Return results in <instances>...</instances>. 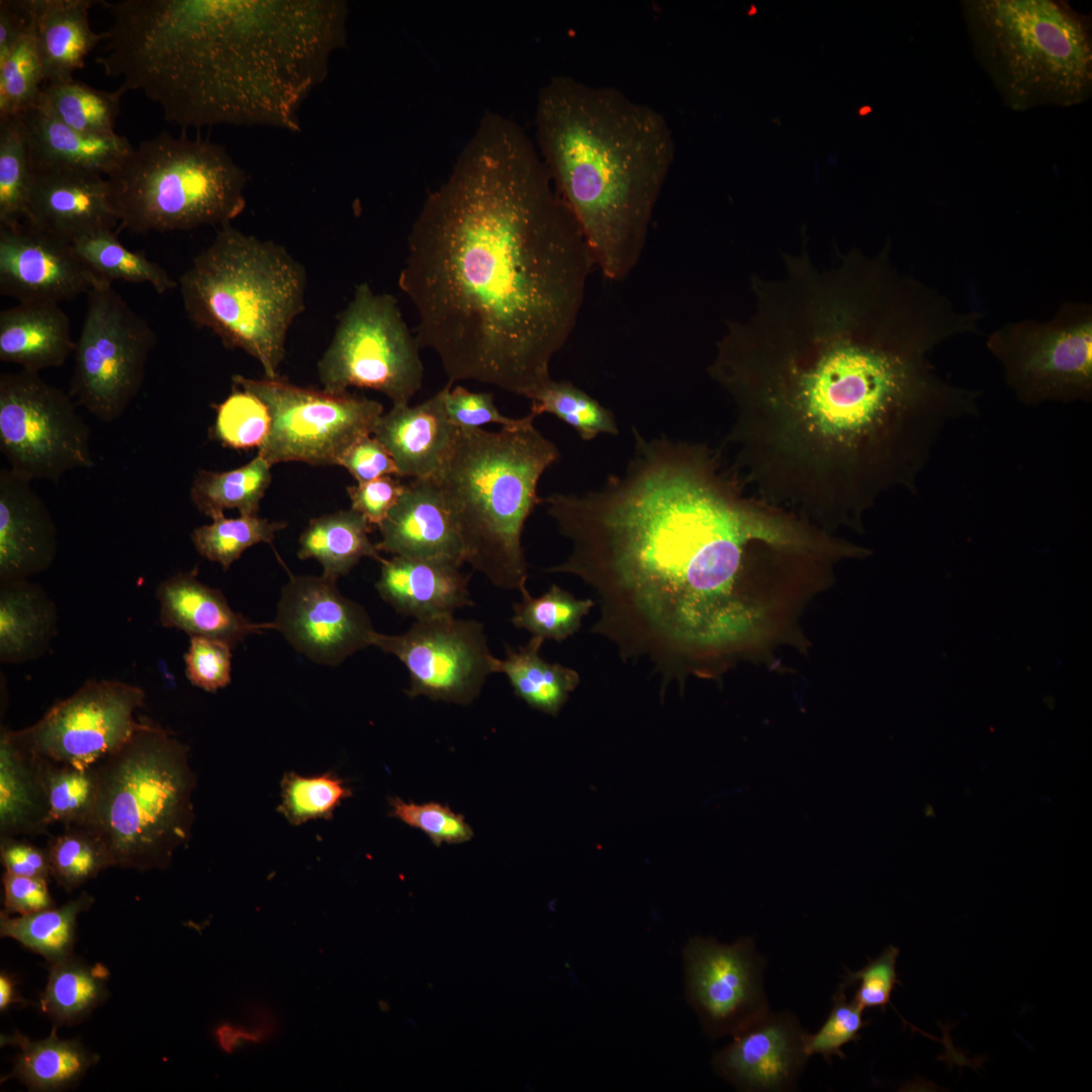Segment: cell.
Listing matches in <instances>:
<instances>
[{
    "label": "cell",
    "instance_id": "47",
    "mask_svg": "<svg viewBox=\"0 0 1092 1092\" xmlns=\"http://www.w3.org/2000/svg\"><path fill=\"white\" fill-rule=\"evenodd\" d=\"M48 852L51 877L67 892L111 868L104 843L88 827H67L50 840Z\"/></svg>",
    "mask_w": 1092,
    "mask_h": 1092
},
{
    "label": "cell",
    "instance_id": "20",
    "mask_svg": "<svg viewBox=\"0 0 1092 1092\" xmlns=\"http://www.w3.org/2000/svg\"><path fill=\"white\" fill-rule=\"evenodd\" d=\"M101 277L71 243L29 223L0 225V293L19 302H55L88 293Z\"/></svg>",
    "mask_w": 1092,
    "mask_h": 1092
},
{
    "label": "cell",
    "instance_id": "1",
    "mask_svg": "<svg viewBox=\"0 0 1092 1092\" xmlns=\"http://www.w3.org/2000/svg\"><path fill=\"white\" fill-rule=\"evenodd\" d=\"M887 243L819 268L806 247L778 279L752 276L754 311L730 321L708 366L730 397L727 442L760 497L835 532L888 492L915 491L942 433L980 392L932 353L982 314L900 272Z\"/></svg>",
    "mask_w": 1092,
    "mask_h": 1092
},
{
    "label": "cell",
    "instance_id": "48",
    "mask_svg": "<svg viewBox=\"0 0 1092 1092\" xmlns=\"http://www.w3.org/2000/svg\"><path fill=\"white\" fill-rule=\"evenodd\" d=\"M48 760V759H47ZM49 823L67 827L89 824L97 797L96 765L78 768L48 760Z\"/></svg>",
    "mask_w": 1092,
    "mask_h": 1092
},
{
    "label": "cell",
    "instance_id": "56",
    "mask_svg": "<svg viewBox=\"0 0 1092 1092\" xmlns=\"http://www.w3.org/2000/svg\"><path fill=\"white\" fill-rule=\"evenodd\" d=\"M339 465L346 468L358 483L387 475L399 477L390 454L372 435L356 441L342 456Z\"/></svg>",
    "mask_w": 1092,
    "mask_h": 1092
},
{
    "label": "cell",
    "instance_id": "33",
    "mask_svg": "<svg viewBox=\"0 0 1092 1092\" xmlns=\"http://www.w3.org/2000/svg\"><path fill=\"white\" fill-rule=\"evenodd\" d=\"M1 1044L18 1048L12 1071L2 1078L16 1079L31 1091H58L74 1086L95 1065L99 1056L80 1041L63 1039L57 1026L47 1038L30 1040L15 1031L1 1035Z\"/></svg>",
    "mask_w": 1092,
    "mask_h": 1092
},
{
    "label": "cell",
    "instance_id": "5",
    "mask_svg": "<svg viewBox=\"0 0 1092 1092\" xmlns=\"http://www.w3.org/2000/svg\"><path fill=\"white\" fill-rule=\"evenodd\" d=\"M536 148L595 266L622 281L638 265L674 160L666 118L622 91L551 77L538 92Z\"/></svg>",
    "mask_w": 1092,
    "mask_h": 1092
},
{
    "label": "cell",
    "instance_id": "50",
    "mask_svg": "<svg viewBox=\"0 0 1092 1092\" xmlns=\"http://www.w3.org/2000/svg\"><path fill=\"white\" fill-rule=\"evenodd\" d=\"M844 988L839 986L832 997V1007L821 1027L815 1033L804 1034V1052L807 1058L820 1055L831 1062L832 1057L845 1058L843 1045L857 1042L860 1030L870 1024L862 1018L863 1009L852 999L847 1000Z\"/></svg>",
    "mask_w": 1092,
    "mask_h": 1092
},
{
    "label": "cell",
    "instance_id": "36",
    "mask_svg": "<svg viewBox=\"0 0 1092 1092\" xmlns=\"http://www.w3.org/2000/svg\"><path fill=\"white\" fill-rule=\"evenodd\" d=\"M271 466L258 454L236 469H199L191 484V500L198 511L211 519L224 516L225 510L235 509L243 516L257 515L272 479Z\"/></svg>",
    "mask_w": 1092,
    "mask_h": 1092
},
{
    "label": "cell",
    "instance_id": "32",
    "mask_svg": "<svg viewBox=\"0 0 1092 1092\" xmlns=\"http://www.w3.org/2000/svg\"><path fill=\"white\" fill-rule=\"evenodd\" d=\"M58 632V613L46 590L28 579L0 582V661L37 659Z\"/></svg>",
    "mask_w": 1092,
    "mask_h": 1092
},
{
    "label": "cell",
    "instance_id": "34",
    "mask_svg": "<svg viewBox=\"0 0 1092 1092\" xmlns=\"http://www.w3.org/2000/svg\"><path fill=\"white\" fill-rule=\"evenodd\" d=\"M370 531L368 521L352 509L312 518L299 537L297 556L317 560L323 574L337 580L363 557L382 562L384 558L369 538Z\"/></svg>",
    "mask_w": 1092,
    "mask_h": 1092
},
{
    "label": "cell",
    "instance_id": "27",
    "mask_svg": "<svg viewBox=\"0 0 1092 1092\" xmlns=\"http://www.w3.org/2000/svg\"><path fill=\"white\" fill-rule=\"evenodd\" d=\"M48 760L29 744L23 730L1 727L0 837L47 832L50 814Z\"/></svg>",
    "mask_w": 1092,
    "mask_h": 1092
},
{
    "label": "cell",
    "instance_id": "55",
    "mask_svg": "<svg viewBox=\"0 0 1092 1092\" xmlns=\"http://www.w3.org/2000/svg\"><path fill=\"white\" fill-rule=\"evenodd\" d=\"M405 487L399 477L387 475L347 487L351 509L361 514L370 524L377 526L384 521Z\"/></svg>",
    "mask_w": 1092,
    "mask_h": 1092
},
{
    "label": "cell",
    "instance_id": "49",
    "mask_svg": "<svg viewBox=\"0 0 1092 1092\" xmlns=\"http://www.w3.org/2000/svg\"><path fill=\"white\" fill-rule=\"evenodd\" d=\"M241 388V387H240ZM214 438L233 449L260 448L270 432L271 414L266 403L243 388L215 405Z\"/></svg>",
    "mask_w": 1092,
    "mask_h": 1092
},
{
    "label": "cell",
    "instance_id": "31",
    "mask_svg": "<svg viewBox=\"0 0 1092 1092\" xmlns=\"http://www.w3.org/2000/svg\"><path fill=\"white\" fill-rule=\"evenodd\" d=\"M99 1L28 0L47 83L74 79L85 58L105 39L89 24V10Z\"/></svg>",
    "mask_w": 1092,
    "mask_h": 1092
},
{
    "label": "cell",
    "instance_id": "38",
    "mask_svg": "<svg viewBox=\"0 0 1092 1092\" xmlns=\"http://www.w3.org/2000/svg\"><path fill=\"white\" fill-rule=\"evenodd\" d=\"M94 903L87 892L61 907L12 917L0 913V934L43 957L51 965L73 956L77 920Z\"/></svg>",
    "mask_w": 1092,
    "mask_h": 1092
},
{
    "label": "cell",
    "instance_id": "22",
    "mask_svg": "<svg viewBox=\"0 0 1092 1092\" xmlns=\"http://www.w3.org/2000/svg\"><path fill=\"white\" fill-rule=\"evenodd\" d=\"M26 222L69 243L118 222L105 176L79 170H34Z\"/></svg>",
    "mask_w": 1092,
    "mask_h": 1092
},
{
    "label": "cell",
    "instance_id": "52",
    "mask_svg": "<svg viewBox=\"0 0 1092 1092\" xmlns=\"http://www.w3.org/2000/svg\"><path fill=\"white\" fill-rule=\"evenodd\" d=\"M900 948L890 944L879 957L856 972L846 969L842 976L844 989L853 984H858L853 1000L864 1009L878 1008L886 1010L891 1003V995L896 985H901L896 971V963Z\"/></svg>",
    "mask_w": 1092,
    "mask_h": 1092
},
{
    "label": "cell",
    "instance_id": "10",
    "mask_svg": "<svg viewBox=\"0 0 1092 1092\" xmlns=\"http://www.w3.org/2000/svg\"><path fill=\"white\" fill-rule=\"evenodd\" d=\"M107 181L118 222L140 234L221 226L247 203L248 175L222 145L167 131L141 142Z\"/></svg>",
    "mask_w": 1092,
    "mask_h": 1092
},
{
    "label": "cell",
    "instance_id": "42",
    "mask_svg": "<svg viewBox=\"0 0 1092 1092\" xmlns=\"http://www.w3.org/2000/svg\"><path fill=\"white\" fill-rule=\"evenodd\" d=\"M530 413L536 418L550 414L574 429L584 441L602 434L617 435L619 427L612 411L569 381L550 379L529 397Z\"/></svg>",
    "mask_w": 1092,
    "mask_h": 1092
},
{
    "label": "cell",
    "instance_id": "14",
    "mask_svg": "<svg viewBox=\"0 0 1092 1092\" xmlns=\"http://www.w3.org/2000/svg\"><path fill=\"white\" fill-rule=\"evenodd\" d=\"M234 383L268 406L271 428L258 454L271 465L298 461L339 465L360 438L372 435L383 414L380 402L348 391L300 387L279 378L233 376Z\"/></svg>",
    "mask_w": 1092,
    "mask_h": 1092
},
{
    "label": "cell",
    "instance_id": "54",
    "mask_svg": "<svg viewBox=\"0 0 1092 1092\" xmlns=\"http://www.w3.org/2000/svg\"><path fill=\"white\" fill-rule=\"evenodd\" d=\"M444 405L450 423L461 429H477L486 424L510 426L517 419L500 414L491 392H473L462 386H444Z\"/></svg>",
    "mask_w": 1092,
    "mask_h": 1092
},
{
    "label": "cell",
    "instance_id": "21",
    "mask_svg": "<svg viewBox=\"0 0 1092 1092\" xmlns=\"http://www.w3.org/2000/svg\"><path fill=\"white\" fill-rule=\"evenodd\" d=\"M790 1012L770 1010L715 1054V1071L742 1091H789L807 1062L804 1034Z\"/></svg>",
    "mask_w": 1092,
    "mask_h": 1092
},
{
    "label": "cell",
    "instance_id": "51",
    "mask_svg": "<svg viewBox=\"0 0 1092 1092\" xmlns=\"http://www.w3.org/2000/svg\"><path fill=\"white\" fill-rule=\"evenodd\" d=\"M388 803L390 817L422 830L436 846L467 842L474 835L463 815L446 805L437 802L417 804L398 797H390Z\"/></svg>",
    "mask_w": 1092,
    "mask_h": 1092
},
{
    "label": "cell",
    "instance_id": "6",
    "mask_svg": "<svg viewBox=\"0 0 1092 1092\" xmlns=\"http://www.w3.org/2000/svg\"><path fill=\"white\" fill-rule=\"evenodd\" d=\"M529 413L499 431L458 428L434 480L461 540L464 562L493 585L529 594L522 533L542 503L539 479L557 462L554 443Z\"/></svg>",
    "mask_w": 1092,
    "mask_h": 1092
},
{
    "label": "cell",
    "instance_id": "15",
    "mask_svg": "<svg viewBox=\"0 0 1092 1092\" xmlns=\"http://www.w3.org/2000/svg\"><path fill=\"white\" fill-rule=\"evenodd\" d=\"M0 451L30 481H58L95 465L90 430L72 395L26 370L0 375Z\"/></svg>",
    "mask_w": 1092,
    "mask_h": 1092
},
{
    "label": "cell",
    "instance_id": "53",
    "mask_svg": "<svg viewBox=\"0 0 1092 1092\" xmlns=\"http://www.w3.org/2000/svg\"><path fill=\"white\" fill-rule=\"evenodd\" d=\"M232 646L223 641L190 637L184 655L185 673L195 687L206 692H216L231 682Z\"/></svg>",
    "mask_w": 1092,
    "mask_h": 1092
},
{
    "label": "cell",
    "instance_id": "4",
    "mask_svg": "<svg viewBox=\"0 0 1092 1092\" xmlns=\"http://www.w3.org/2000/svg\"><path fill=\"white\" fill-rule=\"evenodd\" d=\"M102 3L112 21L96 63L183 128L299 131L302 105L347 41L343 0Z\"/></svg>",
    "mask_w": 1092,
    "mask_h": 1092
},
{
    "label": "cell",
    "instance_id": "43",
    "mask_svg": "<svg viewBox=\"0 0 1092 1092\" xmlns=\"http://www.w3.org/2000/svg\"><path fill=\"white\" fill-rule=\"evenodd\" d=\"M43 82V67L31 13L26 30L10 54L0 61V121L23 115L34 108Z\"/></svg>",
    "mask_w": 1092,
    "mask_h": 1092
},
{
    "label": "cell",
    "instance_id": "45",
    "mask_svg": "<svg viewBox=\"0 0 1092 1092\" xmlns=\"http://www.w3.org/2000/svg\"><path fill=\"white\" fill-rule=\"evenodd\" d=\"M285 527L284 522H271L257 515L235 519L220 516L208 525L195 528L191 540L201 556L228 569L249 547L272 544L276 532Z\"/></svg>",
    "mask_w": 1092,
    "mask_h": 1092
},
{
    "label": "cell",
    "instance_id": "57",
    "mask_svg": "<svg viewBox=\"0 0 1092 1092\" xmlns=\"http://www.w3.org/2000/svg\"><path fill=\"white\" fill-rule=\"evenodd\" d=\"M4 911L9 914L27 915L55 907L48 880L29 878L4 872Z\"/></svg>",
    "mask_w": 1092,
    "mask_h": 1092
},
{
    "label": "cell",
    "instance_id": "35",
    "mask_svg": "<svg viewBox=\"0 0 1092 1092\" xmlns=\"http://www.w3.org/2000/svg\"><path fill=\"white\" fill-rule=\"evenodd\" d=\"M544 640L531 637L523 646L506 647V657H494L492 669L508 677L515 695L533 709L556 716L580 681L572 668L541 657Z\"/></svg>",
    "mask_w": 1092,
    "mask_h": 1092
},
{
    "label": "cell",
    "instance_id": "13",
    "mask_svg": "<svg viewBox=\"0 0 1092 1092\" xmlns=\"http://www.w3.org/2000/svg\"><path fill=\"white\" fill-rule=\"evenodd\" d=\"M99 278L87 293L75 344L71 395L104 423L118 420L141 390L157 336L112 287Z\"/></svg>",
    "mask_w": 1092,
    "mask_h": 1092
},
{
    "label": "cell",
    "instance_id": "7",
    "mask_svg": "<svg viewBox=\"0 0 1092 1092\" xmlns=\"http://www.w3.org/2000/svg\"><path fill=\"white\" fill-rule=\"evenodd\" d=\"M307 277L284 247L246 235L231 223L180 276L185 312L229 349H241L279 378L287 333L304 310Z\"/></svg>",
    "mask_w": 1092,
    "mask_h": 1092
},
{
    "label": "cell",
    "instance_id": "30",
    "mask_svg": "<svg viewBox=\"0 0 1092 1092\" xmlns=\"http://www.w3.org/2000/svg\"><path fill=\"white\" fill-rule=\"evenodd\" d=\"M70 320L55 302H19L0 311V360L39 373L74 354Z\"/></svg>",
    "mask_w": 1092,
    "mask_h": 1092
},
{
    "label": "cell",
    "instance_id": "58",
    "mask_svg": "<svg viewBox=\"0 0 1092 1092\" xmlns=\"http://www.w3.org/2000/svg\"><path fill=\"white\" fill-rule=\"evenodd\" d=\"M0 856L7 873L44 880L51 877L48 848L34 846L16 837H0Z\"/></svg>",
    "mask_w": 1092,
    "mask_h": 1092
},
{
    "label": "cell",
    "instance_id": "44",
    "mask_svg": "<svg viewBox=\"0 0 1092 1092\" xmlns=\"http://www.w3.org/2000/svg\"><path fill=\"white\" fill-rule=\"evenodd\" d=\"M594 605L590 599H576L552 584L544 595L533 598L529 593L514 604L512 623L530 632L532 637L561 642L578 631Z\"/></svg>",
    "mask_w": 1092,
    "mask_h": 1092
},
{
    "label": "cell",
    "instance_id": "59",
    "mask_svg": "<svg viewBox=\"0 0 1092 1092\" xmlns=\"http://www.w3.org/2000/svg\"><path fill=\"white\" fill-rule=\"evenodd\" d=\"M31 19L27 0L0 1V61L16 46Z\"/></svg>",
    "mask_w": 1092,
    "mask_h": 1092
},
{
    "label": "cell",
    "instance_id": "3",
    "mask_svg": "<svg viewBox=\"0 0 1092 1092\" xmlns=\"http://www.w3.org/2000/svg\"><path fill=\"white\" fill-rule=\"evenodd\" d=\"M596 268L536 145L485 111L407 238L399 289L417 341L448 383L475 380L531 396L572 334Z\"/></svg>",
    "mask_w": 1092,
    "mask_h": 1092
},
{
    "label": "cell",
    "instance_id": "40",
    "mask_svg": "<svg viewBox=\"0 0 1092 1092\" xmlns=\"http://www.w3.org/2000/svg\"><path fill=\"white\" fill-rule=\"evenodd\" d=\"M71 246L93 273L110 282L149 283L159 294L178 287V282L162 266L127 249L112 230L82 236L71 242Z\"/></svg>",
    "mask_w": 1092,
    "mask_h": 1092
},
{
    "label": "cell",
    "instance_id": "16",
    "mask_svg": "<svg viewBox=\"0 0 1092 1092\" xmlns=\"http://www.w3.org/2000/svg\"><path fill=\"white\" fill-rule=\"evenodd\" d=\"M370 645L396 656L406 667V695L469 705L493 673L483 625L443 615L416 620L402 634L374 632Z\"/></svg>",
    "mask_w": 1092,
    "mask_h": 1092
},
{
    "label": "cell",
    "instance_id": "41",
    "mask_svg": "<svg viewBox=\"0 0 1092 1092\" xmlns=\"http://www.w3.org/2000/svg\"><path fill=\"white\" fill-rule=\"evenodd\" d=\"M34 167L23 116L0 121V225L26 218Z\"/></svg>",
    "mask_w": 1092,
    "mask_h": 1092
},
{
    "label": "cell",
    "instance_id": "18",
    "mask_svg": "<svg viewBox=\"0 0 1092 1092\" xmlns=\"http://www.w3.org/2000/svg\"><path fill=\"white\" fill-rule=\"evenodd\" d=\"M684 961L688 1000L711 1036L733 1035L769 1011L764 959L750 937L732 944L693 937Z\"/></svg>",
    "mask_w": 1092,
    "mask_h": 1092
},
{
    "label": "cell",
    "instance_id": "46",
    "mask_svg": "<svg viewBox=\"0 0 1092 1092\" xmlns=\"http://www.w3.org/2000/svg\"><path fill=\"white\" fill-rule=\"evenodd\" d=\"M280 790L277 811L296 826L310 820H331L335 810L353 796L345 780L334 771L317 776L286 771L281 779Z\"/></svg>",
    "mask_w": 1092,
    "mask_h": 1092
},
{
    "label": "cell",
    "instance_id": "2",
    "mask_svg": "<svg viewBox=\"0 0 1092 1092\" xmlns=\"http://www.w3.org/2000/svg\"><path fill=\"white\" fill-rule=\"evenodd\" d=\"M634 433L622 474L542 499L572 543L545 571L594 588L593 632L624 657H646L665 680L714 676L786 639L833 567L836 541L748 494L707 445Z\"/></svg>",
    "mask_w": 1092,
    "mask_h": 1092
},
{
    "label": "cell",
    "instance_id": "12",
    "mask_svg": "<svg viewBox=\"0 0 1092 1092\" xmlns=\"http://www.w3.org/2000/svg\"><path fill=\"white\" fill-rule=\"evenodd\" d=\"M986 347L1015 397L1029 406L1092 398V305L1067 301L1048 321L993 331Z\"/></svg>",
    "mask_w": 1092,
    "mask_h": 1092
},
{
    "label": "cell",
    "instance_id": "23",
    "mask_svg": "<svg viewBox=\"0 0 1092 1092\" xmlns=\"http://www.w3.org/2000/svg\"><path fill=\"white\" fill-rule=\"evenodd\" d=\"M30 480L0 470V582L49 569L58 551L54 519Z\"/></svg>",
    "mask_w": 1092,
    "mask_h": 1092
},
{
    "label": "cell",
    "instance_id": "11",
    "mask_svg": "<svg viewBox=\"0 0 1092 1092\" xmlns=\"http://www.w3.org/2000/svg\"><path fill=\"white\" fill-rule=\"evenodd\" d=\"M419 350L396 298L361 283L317 363L318 377L327 391L367 388L393 404L408 403L423 382Z\"/></svg>",
    "mask_w": 1092,
    "mask_h": 1092
},
{
    "label": "cell",
    "instance_id": "24",
    "mask_svg": "<svg viewBox=\"0 0 1092 1092\" xmlns=\"http://www.w3.org/2000/svg\"><path fill=\"white\" fill-rule=\"evenodd\" d=\"M379 551L462 566L461 540L434 479H412L379 525Z\"/></svg>",
    "mask_w": 1092,
    "mask_h": 1092
},
{
    "label": "cell",
    "instance_id": "28",
    "mask_svg": "<svg viewBox=\"0 0 1092 1092\" xmlns=\"http://www.w3.org/2000/svg\"><path fill=\"white\" fill-rule=\"evenodd\" d=\"M156 597L161 625L182 630L190 637L220 640L234 647L250 634L275 630L273 622L254 623L235 612L221 592L197 578L196 570L164 579Z\"/></svg>",
    "mask_w": 1092,
    "mask_h": 1092
},
{
    "label": "cell",
    "instance_id": "39",
    "mask_svg": "<svg viewBox=\"0 0 1092 1092\" xmlns=\"http://www.w3.org/2000/svg\"><path fill=\"white\" fill-rule=\"evenodd\" d=\"M125 93L93 88L75 79L43 85L35 107L66 125L93 135L115 134L120 98Z\"/></svg>",
    "mask_w": 1092,
    "mask_h": 1092
},
{
    "label": "cell",
    "instance_id": "9",
    "mask_svg": "<svg viewBox=\"0 0 1092 1092\" xmlns=\"http://www.w3.org/2000/svg\"><path fill=\"white\" fill-rule=\"evenodd\" d=\"M97 797L86 826L104 843L111 868L166 869L187 843L196 777L188 747L141 721L129 739L96 765Z\"/></svg>",
    "mask_w": 1092,
    "mask_h": 1092
},
{
    "label": "cell",
    "instance_id": "8",
    "mask_svg": "<svg viewBox=\"0 0 1092 1092\" xmlns=\"http://www.w3.org/2000/svg\"><path fill=\"white\" fill-rule=\"evenodd\" d=\"M974 56L1014 111L1092 95L1090 16L1058 0H964Z\"/></svg>",
    "mask_w": 1092,
    "mask_h": 1092
},
{
    "label": "cell",
    "instance_id": "37",
    "mask_svg": "<svg viewBox=\"0 0 1092 1092\" xmlns=\"http://www.w3.org/2000/svg\"><path fill=\"white\" fill-rule=\"evenodd\" d=\"M107 977L104 967L74 954L52 964L40 1008L56 1026L79 1023L108 997Z\"/></svg>",
    "mask_w": 1092,
    "mask_h": 1092
},
{
    "label": "cell",
    "instance_id": "25",
    "mask_svg": "<svg viewBox=\"0 0 1092 1092\" xmlns=\"http://www.w3.org/2000/svg\"><path fill=\"white\" fill-rule=\"evenodd\" d=\"M457 431L445 411L443 387L416 405L393 404L379 418L372 436L390 454L399 477L434 479Z\"/></svg>",
    "mask_w": 1092,
    "mask_h": 1092
},
{
    "label": "cell",
    "instance_id": "26",
    "mask_svg": "<svg viewBox=\"0 0 1092 1092\" xmlns=\"http://www.w3.org/2000/svg\"><path fill=\"white\" fill-rule=\"evenodd\" d=\"M380 564L376 589L399 614L420 620L453 615L474 604L468 589L469 576L459 565L395 555Z\"/></svg>",
    "mask_w": 1092,
    "mask_h": 1092
},
{
    "label": "cell",
    "instance_id": "29",
    "mask_svg": "<svg viewBox=\"0 0 1092 1092\" xmlns=\"http://www.w3.org/2000/svg\"><path fill=\"white\" fill-rule=\"evenodd\" d=\"M22 116L34 170H79L108 177L133 149L122 135L100 136L81 132L38 107Z\"/></svg>",
    "mask_w": 1092,
    "mask_h": 1092
},
{
    "label": "cell",
    "instance_id": "17",
    "mask_svg": "<svg viewBox=\"0 0 1092 1092\" xmlns=\"http://www.w3.org/2000/svg\"><path fill=\"white\" fill-rule=\"evenodd\" d=\"M144 701L145 692L136 686L88 680L22 730L31 747L49 761L92 767L129 739L140 725L134 713Z\"/></svg>",
    "mask_w": 1092,
    "mask_h": 1092
},
{
    "label": "cell",
    "instance_id": "19",
    "mask_svg": "<svg viewBox=\"0 0 1092 1092\" xmlns=\"http://www.w3.org/2000/svg\"><path fill=\"white\" fill-rule=\"evenodd\" d=\"M336 581L324 574L291 575L273 622L295 650L329 665L369 646L375 632L365 609L342 596Z\"/></svg>",
    "mask_w": 1092,
    "mask_h": 1092
},
{
    "label": "cell",
    "instance_id": "60",
    "mask_svg": "<svg viewBox=\"0 0 1092 1092\" xmlns=\"http://www.w3.org/2000/svg\"><path fill=\"white\" fill-rule=\"evenodd\" d=\"M25 1002L16 989V982L6 972L0 975V1010H6L12 1004Z\"/></svg>",
    "mask_w": 1092,
    "mask_h": 1092
}]
</instances>
